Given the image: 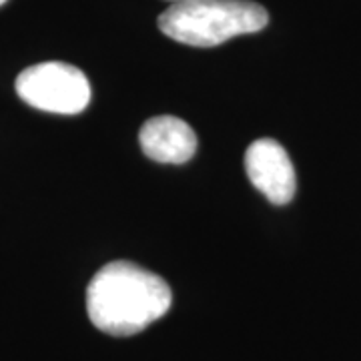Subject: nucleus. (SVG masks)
Wrapping results in <instances>:
<instances>
[{
    "label": "nucleus",
    "instance_id": "obj_1",
    "mask_svg": "<svg viewBox=\"0 0 361 361\" xmlns=\"http://www.w3.org/2000/svg\"><path fill=\"white\" fill-rule=\"evenodd\" d=\"M173 303L169 283L130 261H113L90 279V323L109 336L129 337L161 319Z\"/></svg>",
    "mask_w": 361,
    "mask_h": 361
},
{
    "label": "nucleus",
    "instance_id": "obj_2",
    "mask_svg": "<svg viewBox=\"0 0 361 361\" xmlns=\"http://www.w3.org/2000/svg\"><path fill=\"white\" fill-rule=\"evenodd\" d=\"M269 23V13L251 0H191L171 4L159 16V28L180 44L209 49L253 35Z\"/></svg>",
    "mask_w": 361,
    "mask_h": 361
},
{
    "label": "nucleus",
    "instance_id": "obj_3",
    "mask_svg": "<svg viewBox=\"0 0 361 361\" xmlns=\"http://www.w3.org/2000/svg\"><path fill=\"white\" fill-rule=\"evenodd\" d=\"M14 87L26 104L56 115L82 113L92 94L87 75L59 61L28 66L18 75Z\"/></svg>",
    "mask_w": 361,
    "mask_h": 361
},
{
    "label": "nucleus",
    "instance_id": "obj_4",
    "mask_svg": "<svg viewBox=\"0 0 361 361\" xmlns=\"http://www.w3.org/2000/svg\"><path fill=\"white\" fill-rule=\"evenodd\" d=\"M245 171L251 185L273 205H287L297 189L295 169L275 139L251 142L245 153Z\"/></svg>",
    "mask_w": 361,
    "mask_h": 361
},
{
    "label": "nucleus",
    "instance_id": "obj_5",
    "mask_svg": "<svg viewBox=\"0 0 361 361\" xmlns=\"http://www.w3.org/2000/svg\"><path fill=\"white\" fill-rule=\"evenodd\" d=\"M139 142L145 155L165 165H183L197 151L195 130L183 118L171 115L149 118L141 127Z\"/></svg>",
    "mask_w": 361,
    "mask_h": 361
},
{
    "label": "nucleus",
    "instance_id": "obj_6",
    "mask_svg": "<svg viewBox=\"0 0 361 361\" xmlns=\"http://www.w3.org/2000/svg\"><path fill=\"white\" fill-rule=\"evenodd\" d=\"M173 4H177V2H191V0H171Z\"/></svg>",
    "mask_w": 361,
    "mask_h": 361
},
{
    "label": "nucleus",
    "instance_id": "obj_7",
    "mask_svg": "<svg viewBox=\"0 0 361 361\" xmlns=\"http://www.w3.org/2000/svg\"><path fill=\"white\" fill-rule=\"evenodd\" d=\"M4 2H8V0H0V6H2V4H4Z\"/></svg>",
    "mask_w": 361,
    "mask_h": 361
}]
</instances>
